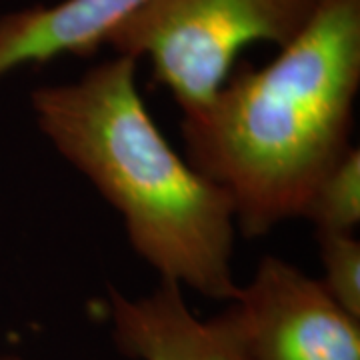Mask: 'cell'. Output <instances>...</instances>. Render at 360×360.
Masks as SVG:
<instances>
[{"label": "cell", "mask_w": 360, "mask_h": 360, "mask_svg": "<svg viewBox=\"0 0 360 360\" xmlns=\"http://www.w3.org/2000/svg\"><path fill=\"white\" fill-rule=\"evenodd\" d=\"M360 89V0H319L269 65L232 70L212 103L182 116L186 160L229 194L236 232L300 219L310 193L352 148Z\"/></svg>", "instance_id": "cell-1"}, {"label": "cell", "mask_w": 360, "mask_h": 360, "mask_svg": "<svg viewBox=\"0 0 360 360\" xmlns=\"http://www.w3.org/2000/svg\"><path fill=\"white\" fill-rule=\"evenodd\" d=\"M129 56L30 92L40 132L122 217L134 252L160 281L229 302L236 222L229 194L184 160L155 124Z\"/></svg>", "instance_id": "cell-2"}, {"label": "cell", "mask_w": 360, "mask_h": 360, "mask_svg": "<svg viewBox=\"0 0 360 360\" xmlns=\"http://www.w3.org/2000/svg\"><path fill=\"white\" fill-rule=\"evenodd\" d=\"M319 0H146L110 32L106 44L153 77L193 116L212 103L250 44L276 49L295 40Z\"/></svg>", "instance_id": "cell-3"}, {"label": "cell", "mask_w": 360, "mask_h": 360, "mask_svg": "<svg viewBox=\"0 0 360 360\" xmlns=\"http://www.w3.org/2000/svg\"><path fill=\"white\" fill-rule=\"evenodd\" d=\"M214 321L245 360H360L359 319L321 281L272 255Z\"/></svg>", "instance_id": "cell-4"}, {"label": "cell", "mask_w": 360, "mask_h": 360, "mask_svg": "<svg viewBox=\"0 0 360 360\" xmlns=\"http://www.w3.org/2000/svg\"><path fill=\"white\" fill-rule=\"evenodd\" d=\"M116 348L134 360H245L214 321L191 312L182 286L160 281L155 292L127 298L108 288Z\"/></svg>", "instance_id": "cell-5"}, {"label": "cell", "mask_w": 360, "mask_h": 360, "mask_svg": "<svg viewBox=\"0 0 360 360\" xmlns=\"http://www.w3.org/2000/svg\"><path fill=\"white\" fill-rule=\"evenodd\" d=\"M146 0H60L0 16V80L63 54L90 56Z\"/></svg>", "instance_id": "cell-6"}, {"label": "cell", "mask_w": 360, "mask_h": 360, "mask_svg": "<svg viewBox=\"0 0 360 360\" xmlns=\"http://www.w3.org/2000/svg\"><path fill=\"white\" fill-rule=\"evenodd\" d=\"M300 219L316 234H354L360 222V150L352 146L310 193Z\"/></svg>", "instance_id": "cell-7"}, {"label": "cell", "mask_w": 360, "mask_h": 360, "mask_svg": "<svg viewBox=\"0 0 360 360\" xmlns=\"http://www.w3.org/2000/svg\"><path fill=\"white\" fill-rule=\"evenodd\" d=\"M316 240L324 269L322 286L360 321V240L354 234H316Z\"/></svg>", "instance_id": "cell-8"}, {"label": "cell", "mask_w": 360, "mask_h": 360, "mask_svg": "<svg viewBox=\"0 0 360 360\" xmlns=\"http://www.w3.org/2000/svg\"><path fill=\"white\" fill-rule=\"evenodd\" d=\"M0 360H20V359H18V356H11V354H8V356H0Z\"/></svg>", "instance_id": "cell-9"}]
</instances>
